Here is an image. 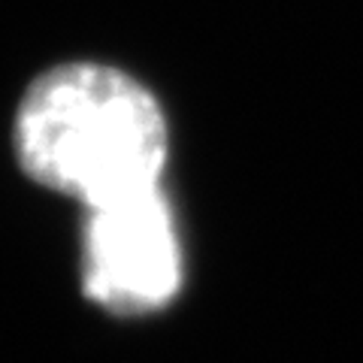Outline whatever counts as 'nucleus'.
<instances>
[{
	"mask_svg": "<svg viewBox=\"0 0 363 363\" xmlns=\"http://www.w3.org/2000/svg\"><path fill=\"white\" fill-rule=\"evenodd\" d=\"M185 252L164 185L82 209L79 285L109 315H152L182 291Z\"/></svg>",
	"mask_w": 363,
	"mask_h": 363,
	"instance_id": "nucleus-2",
	"label": "nucleus"
},
{
	"mask_svg": "<svg viewBox=\"0 0 363 363\" xmlns=\"http://www.w3.org/2000/svg\"><path fill=\"white\" fill-rule=\"evenodd\" d=\"M13 149L30 182L88 209L164 185L169 128L140 79L70 61L40 73L21 94Z\"/></svg>",
	"mask_w": 363,
	"mask_h": 363,
	"instance_id": "nucleus-1",
	"label": "nucleus"
}]
</instances>
